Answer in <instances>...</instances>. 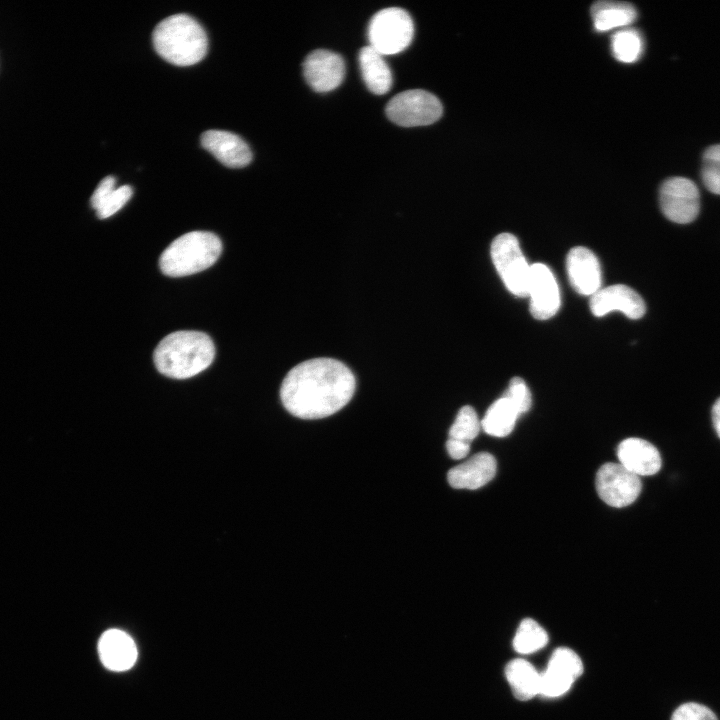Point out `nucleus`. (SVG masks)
I'll return each mask as SVG.
<instances>
[{
    "label": "nucleus",
    "mask_w": 720,
    "mask_h": 720,
    "mask_svg": "<svg viewBox=\"0 0 720 720\" xmlns=\"http://www.w3.org/2000/svg\"><path fill=\"white\" fill-rule=\"evenodd\" d=\"M548 642V635L535 620L526 618L519 624L513 647L520 654H531L543 648Z\"/></svg>",
    "instance_id": "obj_24"
},
{
    "label": "nucleus",
    "mask_w": 720,
    "mask_h": 720,
    "mask_svg": "<svg viewBox=\"0 0 720 720\" xmlns=\"http://www.w3.org/2000/svg\"><path fill=\"white\" fill-rule=\"evenodd\" d=\"M671 720H718V718L708 707L699 703L688 702L681 704L674 710Z\"/></svg>",
    "instance_id": "obj_29"
},
{
    "label": "nucleus",
    "mask_w": 720,
    "mask_h": 720,
    "mask_svg": "<svg viewBox=\"0 0 720 720\" xmlns=\"http://www.w3.org/2000/svg\"><path fill=\"white\" fill-rule=\"evenodd\" d=\"M113 176L101 180L91 196V206L100 219H105L118 212L131 198L132 188L122 185L116 188Z\"/></svg>",
    "instance_id": "obj_19"
},
{
    "label": "nucleus",
    "mask_w": 720,
    "mask_h": 720,
    "mask_svg": "<svg viewBox=\"0 0 720 720\" xmlns=\"http://www.w3.org/2000/svg\"><path fill=\"white\" fill-rule=\"evenodd\" d=\"M201 144L222 164L241 168L252 160L248 144L238 135L223 130H208L201 136Z\"/></svg>",
    "instance_id": "obj_14"
},
{
    "label": "nucleus",
    "mask_w": 720,
    "mask_h": 720,
    "mask_svg": "<svg viewBox=\"0 0 720 720\" xmlns=\"http://www.w3.org/2000/svg\"><path fill=\"white\" fill-rule=\"evenodd\" d=\"M497 470L496 459L487 452H480L449 470V484L456 489H478L491 481Z\"/></svg>",
    "instance_id": "obj_16"
},
{
    "label": "nucleus",
    "mask_w": 720,
    "mask_h": 720,
    "mask_svg": "<svg viewBox=\"0 0 720 720\" xmlns=\"http://www.w3.org/2000/svg\"><path fill=\"white\" fill-rule=\"evenodd\" d=\"M519 416L512 403L502 396L487 409L481 428L490 436L505 437L512 432Z\"/></svg>",
    "instance_id": "obj_22"
},
{
    "label": "nucleus",
    "mask_w": 720,
    "mask_h": 720,
    "mask_svg": "<svg viewBox=\"0 0 720 720\" xmlns=\"http://www.w3.org/2000/svg\"><path fill=\"white\" fill-rule=\"evenodd\" d=\"M152 39L156 52L178 66L201 61L208 49L205 30L187 14H174L163 19L155 27Z\"/></svg>",
    "instance_id": "obj_3"
},
{
    "label": "nucleus",
    "mask_w": 720,
    "mask_h": 720,
    "mask_svg": "<svg viewBox=\"0 0 720 720\" xmlns=\"http://www.w3.org/2000/svg\"><path fill=\"white\" fill-rule=\"evenodd\" d=\"M503 397L512 403L519 415L526 413L531 407L532 398L530 390L520 377H514L510 380Z\"/></svg>",
    "instance_id": "obj_28"
},
{
    "label": "nucleus",
    "mask_w": 720,
    "mask_h": 720,
    "mask_svg": "<svg viewBox=\"0 0 720 720\" xmlns=\"http://www.w3.org/2000/svg\"><path fill=\"white\" fill-rule=\"evenodd\" d=\"M442 112L440 100L421 89L396 94L386 106L387 117L403 127L430 125L441 117Z\"/></svg>",
    "instance_id": "obj_7"
},
{
    "label": "nucleus",
    "mask_w": 720,
    "mask_h": 720,
    "mask_svg": "<svg viewBox=\"0 0 720 720\" xmlns=\"http://www.w3.org/2000/svg\"><path fill=\"white\" fill-rule=\"evenodd\" d=\"M480 429L481 421L475 410L471 406H463L450 427L449 438L471 443L478 436Z\"/></svg>",
    "instance_id": "obj_26"
},
{
    "label": "nucleus",
    "mask_w": 720,
    "mask_h": 720,
    "mask_svg": "<svg viewBox=\"0 0 720 720\" xmlns=\"http://www.w3.org/2000/svg\"><path fill=\"white\" fill-rule=\"evenodd\" d=\"M660 207L670 221L690 223L699 213V190L694 182L687 178H670L660 188Z\"/></svg>",
    "instance_id": "obj_9"
},
{
    "label": "nucleus",
    "mask_w": 720,
    "mask_h": 720,
    "mask_svg": "<svg viewBox=\"0 0 720 720\" xmlns=\"http://www.w3.org/2000/svg\"><path fill=\"white\" fill-rule=\"evenodd\" d=\"M303 75L308 85L316 92L334 90L344 79V60L335 52L324 49L314 50L303 62Z\"/></svg>",
    "instance_id": "obj_11"
},
{
    "label": "nucleus",
    "mask_w": 720,
    "mask_h": 720,
    "mask_svg": "<svg viewBox=\"0 0 720 720\" xmlns=\"http://www.w3.org/2000/svg\"><path fill=\"white\" fill-rule=\"evenodd\" d=\"M359 65L367 88L376 95L387 93L392 86V72L382 54L371 46H365L359 53Z\"/></svg>",
    "instance_id": "obj_18"
},
{
    "label": "nucleus",
    "mask_w": 720,
    "mask_h": 720,
    "mask_svg": "<svg viewBox=\"0 0 720 720\" xmlns=\"http://www.w3.org/2000/svg\"><path fill=\"white\" fill-rule=\"evenodd\" d=\"M545 671L573 684L583 673V663L572 649L560 647L552 653Z\"/></svg>",
    "instance_id": "obj_23"
},
{
    "label": "nucleus",
    "mask_w": 720,
    "mask_h": 720,
    "mask_svg": "<svg viewBox=\"0 0 720 720\" xmlns=\"http://www.w3.org/2000/svg\"><path fill=\"white\" fill-rule=\"evenodd\" d=\"M102 664L112 671L130 669L137 659V648L133 639L124 631L110 629L102 634L98 642Z\"/></svg>",
    "instance_id": "obj_17"
},
{
    "label": "nucleus",
    "mask_w": 720,
    "mask_h": 720,
    "mask_svg": "<svg viewBox=\"0 0 720 720\" xmlns=\"http://www.w3.org/2000/svg\"><path fill=\"white\" fill-rule=\"evenodd\" d=\"M712 421L714 429L720 438V398L716 400L712 407Z\"/></svg>",
    "instance_id": "obj_31"
},
{
    "label": "nucleus",
    "mask_w": 720,
    "mask_h": 720,
    "mask_svg": "<svg viewBox=\"0 0 720 720\" xmlns=\"http://www.w3.org/2000/svg\"><path fill=\"white\" fill-rule=\"evenodd\" d=\"M505 675L518 700L527 701L539 694L540 673L528 661H510L505 668Z\"/></svg>",
    "instance_id": "obj_21"
},
{
    "label": "nucleus",
    "mask_w": 720,
    "mask_h": 720,
    "mask_svg": "<svg viewBox=\"0 0 720 720\" xmlns=\"http://www.w3.org/2000/svg\"><path fill=\"white\" fill-rule=\"evenodd\" d=\"M619 463L637 476L656 474L662 465L657 448L640 438H627L617 448Z\"/></svg>",
    "instance_id": "obj_15"
},
{
    "label": "nucleus",
    "mask_w": 720,
    "mask_h": 720,
    "mask_svg": "<svg viewBox=\"0 0 720 720\" xmlns=\"http://www.w3.org/2000/svg\"><path fill=\"white\" fill-rule=\"evenodd\" d=\"M221 251L222 243L215 234L192 231L175 239L163 251L159 266L167 276H188L212 266Z\"/></svg>",
    "instance_id": "obj_4"
},
{
    "label": "nucleus",
    "mask_w": 720,
    "mask_h": 720,
    "mask_svg": "<svg viewBox=\"0 0 720 720\" xmlns=\"http://www.w3.org/2000/svg\"><path fill=\"white\" fill-rule=\"evenodd\" d=\"M414 35V24L402 8L389 7L377 12L368 26L369 46L380 54L393 55L405 50Z\"/></svg>",
    "instance_id": "obj_5"
},
{
    "label": "nucleus",
    "mask_w": 720,
    "mask_h": 720,
    "mask_svg": "<svg viewBox=\"0 0 720 720\" xmlns=\"http://www.w3.org/2000/svg\"><path fill=\"white\" fill-rule=\"evenodd\" d=\"M214 356V343L207 334L183 330L165 336L157 345L153 359L163 375L186 379L208 368Z\"/></svg>",
    "instance_id": "obj_2"
},
{
    "label": "nucleus",
    "mask_w": 720,
    "mask_h": 720,
    "mask_svg": "<svg viewBox=\"0 0 720 720\" xmlns=\"http://www.w3.org/2000/svg\"><path fill=\"white\" fill-rule=\"evenodd\" d=\"M527 296L530 297V312L535 319H549L559 310V286L547 265L543 263L531 265Z\"/></svg>",
    "instance_id": "obj_10"
},
{
    "label": "nucleus",
    "mask_w": 720,
    "mask_h": 720,
    "mask_svg": "<svg viewBox=\"0 0 720 720\" xmlns=\"http://www.w3.org/2000/svg\"><path fill=\"white\" fill-rule=\"evenodd\" d=\"M590 310L597 317L618 310L630 319H639L645 314L646 306L642 297L632 288L616 284L600 288L592 295Z\"/></svg>",
    "instance_id": "obj_12"
},
{
    "label": "nucleus",
    "mask_w": 720,
    "mask_h": 720,
    "mask_svg": "<svg viewBox=\"0 0 720 720\" xmlns=\"http://www.w3.org/2000/svg\"><path fill=\"white\" fill-rule=\"evenodd\" d=\"M492 262L506 288L517 297H527L531 265L510 233L497 235L491 243Z\"/></svg>",
    "instance_id": "obj_6"
},
{
    "label": "nucleus",
    "mask_w": 720,
    "mask_h": 720,
    "mask_svg": "<svg viewBox=\"0 0 720 720\" xmlns=\"http://www.w3.org/2000/svg\"><path fill=\"white\" fill-rule=\"evenodd\" d=\"M701 174L706 188L720 195V144L713 145L705 151Z\"/></svg>",
    "instance_id": "obj_27"
},
{
    "label": "nucleus",
    "mask_w": 720,
    "mask_h": 720,
    "mask_svg": "<svg viewBox=\"0 0 720 720\" xmlns=\"http://www.w3.org/2000/svg\"><path fill=\"white\" fill-rule=\"evenodd\" d=\"M355 386V377L345 364L332 358H314L287 373L280 397L292 415L320 419L342 409L352 398Z\"/></svg>",
    "instance_id": "obj_1"
},
{
    "label": "nucleus",
    "mask_w": 720,
    "mask_h": 720,
    "mask_svg": "<svg viewBox=\"0 0 720 720\" xmlns=\"http://www.w3.org/2000/svg\"><path fill=\"white\" fill-rule=\"evenodd\" d=\"M594 28L599 32L621 28L634 22L635 7L627 2L598 1L591 7Z\"/></svg>",
    "instance_id": "obj_20"
},
{
    "label": "nucleus",
    "mask_w": 720,
    "mask_h": 720,
    "mask_svg": "<svg viewBox=\"0 0 720 720\" xmlns=\"http://www.w3.org/2000/svg\"><path fill=\"white\" fill-rule=\"evenodd\" d=\"M566 269L571 286L580 295L592 296L601 288L600 263L588 248H572L567 255Z\"/></svg>",
    "instance_id": "obj_13"
},
{
    "label": "nucleus",
    "mask_w": 720,
    "mask_h": 720,
    "mask_svg": "<svg viewBox=\"0 0 720 720\" xmlns=\"http://www.w3.org/2000/svg\"><path fill=\"white\" fill-rule=\"evenodd\" d=\"M446 449L451 458L462 459L469 453L470 443L448 438Z\"/></svg>",
    "instance_id": "obj_30"
},
{
    "label": "nucleus",
    "mask_w": 720,
    "mask_h": 720,
    "mask_svg": "<svg viewBox=\"0 0 720 720\" xmlns=\"http://www.w3.org/2000/svg\"><path fill=\"white\" fill-rule=\"evenodd\" d=\"M611 49L614 57L622 63L637 61L643 51V39L635 29H622L613 34Z\"/></svg>",
    "instance_id": "obj_25"
},
{
    "label": "nucleus",
    "mask_w": 720,
    "mask_h": 720,
    "mask_svg": "<svg viewBox=\"0 0 720 720\" xmlns=\"http://www.w3.org/2000/svg\"><path fill=\"white\" fill-rule=\"evenodd\" d=\"M596 490L609 506L622 508L632 504L641 492V480L620 463H605L596 474Z\"/></svg>",
    "instance_id": "obj_8"
}]
</instances>
